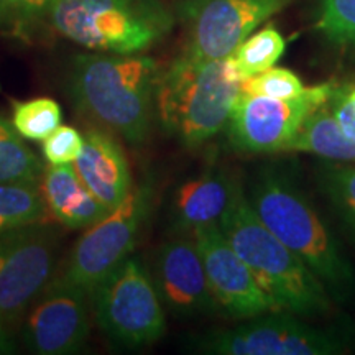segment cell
<instances>
[{"label": "cell", "mask_w": 355, "mask_h": 355, "mask_svg": "<svg viewBox=\"0 0 355 355\" xmlns=\"http://www.w3.org/2000/svg\"><path fill=\"white\" fill-rule=\"evenodd\" d=\"M159 71L153 58L140 53H84L71 61L66 91L83 114L128 144L140 145L153 125Z\"/></svg>", "instance_id": "cell-1"}, {"label": "cell", "mask_w": 355, "mask_h": 355, "mask_svg": "<svg viewBox=\"0 0 355 355\" xmlns=\"http://www.w3.org/2000/svg\"><path fill=\"white\" fill-rule=\"evenodd\" d=\"M255 214L296 254L343 303L355 293V268L345 257L329 225L290 176L277 168H263L247 194Z\"/></svg>", "instance_id": "cell-2"}, {"label": "cell", "mask_w": 355, "mask_h": 355, "mask_svg": "<svg viewBox=\"0 0 355 355\" xmlns=\"http://www.w3.org/2000/svg\"><path fill=\"white\" fill-rule=\"evenodd\" d=\"M242 81L225 60H199L181 53L162 68L155 89V117L186 148H198L227 125Z\"/></svg>", "instance_id": "cell-3"}, {"label": "cell", "mask_w": 355, "mask_h": 355, "mask_svg": "<svg viewBox=\"0 0 355 355\" xmlns=\"http://www.w3.org/2000/svg\"><path fill=\"white\" fill-rule=\"evenodd\" d=\"M217 225L279 311L306 319L329 316L334 300L327 288L259 219L243 188Z\"/></svg>", "instance_id": "cell-4"}, {"label": "cell", "mask_w": 355, "mask_h": 355, "mask_svg": "<svg viewBox=\"0 0 355 355\" xmlns=\"http://www.w3.org/2000/svg\"><path fill=\"white\" fill-rule=\"evenodd\" d=\"M48 20L91 51L135 55L166 37L175 15L162 0H55Z\"/></svg>", "instance_id": "cell-5"}, {"label": "cell", "mask_w": 355, "mask_h": 355, "mask_svg": "<svg viewBox=\"0 0 355 355\" xmlns=\"http://www.w3.org/2000/svg\"><path fill=\"white\" fill-rule=\"evenodd\" d=\"M239 322L194 337L193 349L211 355H343L352 347L343 329L316 326L288 311Z\"/></svg>", "instance_id": "cell-6"}, {"label": "cell", "mask_w": 355, "mask_h": 355, "mask_svg": "<svg viewBox=\"0 0 355 355\" xmlns=\"http://www.w3.org/2000/svg\"><path fill=\"white\" fill-rule=\"evenodd\" d=\"M97 326L119 347H145L166 331L165 306L153 275L137 257L128 255L91 293Z\"/></svg>", "instance_id": "cell-7"}, {"label": "cell", "mask_w": 355, "mask_h": 355, "mask_svg": "<svg viewBox=\"0 0 355 355\" xmlns=\"http://www.w3.org/2000/svg\"><path fill=\"white\" fill-rule=\"evenodd\" d=\"M152 204V184L140 183L132 188L117 207L89 225L71 252L61 277L86 291L91 298V293L102 279L132 254Z\"/></svg>", "instance_id": "cell-8"}, {"label": "cell", "mask_w": 355, "mask_h": 355, "mask_svg": "<svg viewBox=\"0 0 355 355\" xmlns=\"http://www.w3.org/2000/svg\"><path fill=\"white\" fill-rule=\"evenodd\" d=\"M293 0H180L176 17L186 30L183 53L199 60H225L259 26Z\"/></svg>", "instance_id": "cell-9"}, {"label": "cell", "mask_w": 355, "mask_h": 355, "mask_svg": "<svg viewBox=\"0 0 355 355\" xmlns=\"http://www.w3.org/2000/svg\"><path fill=\"white\" fill-rule=\"evenodd\" d=\"M334 86L322 83L306 87L293 99L254 96L241 89L229 115V141L235 150L250 155L285 152L306 115L329 99Z\"/></svg>", "instance_id": "cell-10"}, {"label": "cell", "mask_w": 355, "mask_h": 355, "mask_svg": "<svg viewBox=\"0 0 355 355\" xmlns=\"http://www.w3.org/2000/svg\"><path fill=\"white\" fill-rule=\"evenodd\" d=\"M58 260V235L35 222L0 235V321L12 322L50 283Z\"/></svg>", "instance_id": "cell-11"}, {"label": "cell", "mask_w": 355, "mask_h": 355, "mask_svg": "<svg viewBox=\"0 0 355 355\" xmlns=\"http://www.w3.org/2000/svg\"><path fill=\"white\" fill-rule=\"evenodd\" d=\"M89 295L60 277L48 283L26 309L24 339L38 355L76 354L86 345L91 329Z\"/></svg>", "instance_id": "cell-12"}, {"label": "cell", "mask_w": 355, "mask_h": 355, "mask_svg": "<svg viewBox=\"0 0 355 355\" xmlns=\"http://www.w3.org/2000/svg\"><path fill=\"white\" fill-rule=\"evenodd\" d=\"M201 254L212 295L222 314L243 321L279 311L266 295L245 261L234 250L219 225L199 227L189 234Z\"/></svg>", "instance_id": "cell-13"}, {"label": "cell", "mask_w": 355, "mask_h": 355, "mask_svg": "<svg viewBox=\"0 0 355 355\" xmlns=\"http://www.w3.org/2000/svg\"><path fill=\"white\" fill-rule=\"evenodd\" d=\"M152 275L162 303L173 316L193 319L222 313L191 235H178L159 247Z\"/></svg>", "instance_id": "cell-14"}, {"label": "cell", "mask_w": 355, "mask_h": 355, "mask_svg": "<svg viewBox=\"0 0 355 355\" xmlns=\"http://www.w3.org/2000/svg\"><path fill=\"white\" fill-rule=\"evenodd\" d=\"M241 188V181L220 165H209L189 178L173 196L171 217L178 232L219 224Z\"/></svg>", "instance_id": "cell-15"}, {"label": "cell", "mask_w": 355, "mask_h": 355, "mask_svg": "<svg viewBox=\"0 0 355 355\" xmlns=\"http://www.w3.org/2000/svg\"><path fill=\"white\" fill-rule=\"evenodd\" d=\"M74 170L94 196L109 211L117 207L132 191V175L122 145L101 128L84 133L83 152Z\"/></svg>", "instance_id": "cell-16"}, {"label": "cell", "mask_w": 355, "mask_h": 355, "mask_svg": "<svg viewBox=\"0 0 355 355\" xmlns=\"http://www.w3.org/2000/svg\"><path fill=\"white\" fill-rule=\"evenodd\" d=\"M40 189L48 212L63 227L87 229L110 212L87 189L71 165H50L44 168Z\"/></svg>", "instance_id": "cell-17"}, {"label": "cell", "mask_w": 355, "mask_h": 355, "mask_svg": "<svg viewBox=\"0 0 355 355\" xmlns=\"http://www.w3.org/2000/svg\"><path fill=\"white\" fill-rule=\"evenodd\" d=\"M285 152L311 153L336 163H355V141L339 127L327 101L306 115Z\"/></svg>", "instance_id": "cell-18"}, {"label": "cell", "mask_w": 355, "mask_h": 355, "mask_svg": "<svg viewBox=\"0 0 355 355\" xmlns=\"http://www.w3.org/2000/svg\"><path fill=\"white\" fill-rule=\"evenodd\" d=\"M40 183H0V235L35 222H46Z\"/></svg>", "instance_id": "cell-19"}, {"label": "cell", "mask_w": 355, "mask_h": 355, "mask_svg": "<svg viewBox=\"0 0 355 355\" xmlns=\"http://www.w3.org/2000/svg\"><path fill=\"white\" fill-rule=\"evenodd\" d=\"M43 163L0 114V183H40Z\"/></svg>", "instance_id": "cell-20"}, {"label": "cell", "mask_w": 355, "mask_h": 355, "mask_svg": "<svg viewBox=\"0 0 355 355\" xmlns=\"http://www.w3.org/2000/svg\"><path fill=\"white\" fill-rule=\"evenodd\" d=\"M285 38L275 26L270 25L243 40L229 56V60L237 76L243 83L255 74L273 68L285 53Z\"/></svg>", "instance_id": "cell-21"}, {"label": "cell", "mask_w": 355, "mask_h": 355, "mask_svg": "<svg viewBox=\"0 0 355 355\" xmlns=\"http://www.w3.org/2000/svg\"><path fill=\"white\" fill-rule=\"evenodd\" d=\"M61 105L51 97H33L17 102L12 114V125L25 140L43 141L61 125Z\"/></svg>", "instance_id": "cell-22"}, {"label": "cell", "mask_w": 355, "mask_h": 355, "mask_svg": "<svg viewBox=\"0 0 355 355\" xmlns=\"http://www.w3.org/2000/svg\"><path fill=\"white\" fill-rule=\"evenodd\" d=\"M316 26L329 43L355 50V0H319Z\"/></svg>", "instance_id": "cell-23"}, {"label": "cell", "mask_w": 355, "mask_h": 355, "mask_svg": "<svg viewBox=\"0 0 355 355\" xmlns=\"http://www.w3.org/2000/svg\"><path fill=\"white\" fill-rule=\"evenodd\" d=\"M319 181L337 214L355 229V166L340 163L324 166Z\"/></svg>", "instance_id": "cell-24"}, {"label": "cell", "mask_w": 355, "mask_h": 355, "mask_svg": "<svg viewBox=\"0 0 355 355\" xmlns=\"http://www.w3.org/2000/svg\"><path fill=\"white\" fill-rule=\"evenodd\" d=\"M304 89L303 81L293 71L277 66L242 83V91L247 94L272 97V99H293L303 94Z\"/></svg>", "instance_id": "cell-25"}, {"label": "cell", "mask_w": 355, "mask_h": 355, "mask_svg": "<svg viewBox=\"0 0 355 355\" xmlns=\"http://www.w3.org/2000/svg\"><path fill=\"white\" fill-rule=\"evenodd\" d=\"M55 0H0V30L21 33L48 19Z\"/></svg>", "instance_id": "cell-26"}, {"label": "cell", "mask_w": 355, "mask_h": 355, "mask_svg": "<svg viewBox=\"0 0 355 355\" xmlns=\"http://www.w3.org/2000/svg\"><path fill=\"white\" fill-rule=\"evenodd\" d=\"M84 146V135L71 125H60L43 140L42 152L50 165H71Z\"/></svg>", "instance_id": "cell-27"}, {"label": "cell", "mask_w": 355, "mask_h": 355, "mask_svg": "<svg viewBox=\"0 0 355 355\" xmlns=\"http://www.w3.org/2000/svg\"><path fill=\"white\" fill-rule=\"evenodd\" d=\"M327 104L343 132L355 141V84L334 86Z\"/></svg>", "instance_id": "cell-28"}, {"label": "cell", "mask_w": 355, "mask_h": 355, "mask_svg": "<svg viewBox=\"0 0 355 355\" xmlns=\"http://www.w3.org/2000/svg\"><path fill=\"white\" fill-rule=\"evenodd\" d=\"M13 352V343L8 337L6 329V322L0 321V354H10Z\"/></svg>", "instance_id": "cell-29"}]
</instances>
